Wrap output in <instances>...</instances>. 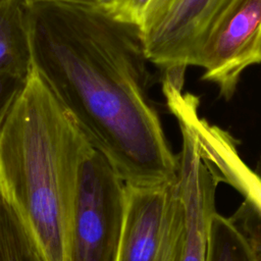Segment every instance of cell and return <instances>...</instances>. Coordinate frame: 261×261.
<instances>
[{"instance_id": "cell-1", "label": "cell", "mask_w": 261, "mask_h": 261, "mask_svg": "<svg viewBox=\"0 0 261 261\" xmlns=\"http://www.w3.org/2000/svg\"><path fill=\"white\" fill-rule=\"evenodd\" d=\"M32 67L91 147L130 187L176 178L173 153L151 98L139 28L101 9L28 2Z\"/></svg>"}, {"instance_id": "cell-2", "label": "cell", "mask_w": 261, "mask_h": 261, "mask_svg": "<svg viewBox=\"0 0 261 261\" xmlns=\"http://www.w3.org/2000/svg\"><path fill=\"white\" fill-rule=\"evenodd\" d=\"M92 150L32 67L0 135V194L48 261H67L79 173Z\"/></svg>"}, {"instance_id": "cell-3", "label": "cell", "mask_w": 261, "mask_h": 261, "mask_svg": "<svg viewBox=\"0 0 261 261\" xmlns=\"http://www.w3.org/2000/svg\"><path fill=\"white\" fill-rule=\"evenodd\" d=\"M124 212L125 185L93 149L79 173L67 261H116Z\"/></svg>"}, {"instance_id": "cell-4", "label": "cell", "mask_w": 261, "mask_h": 261, "mask_svg": "<svg viewBox=\"0 0 261 261\" xmlns=\"http://www.w3.org/2000/svg\"><path fill=\"white\" fill-rule=\"evenodd\" d=\"M162 91L181 134L176 174L184 207L181 261H205L210 220L216 211L215 192L221 180L202 149L199 98L172 85L163 86Z\"/></svg>"}, {"instance_id": "cell-5", "label": "cell", "mask_w": 261, "mask_h": 261, "mask_svg": "<svg viewBox=\"0 0 261 261\" xmlns=\"http://www.w3.org/2000/svg\"><path fill=\"white\" fill-rule=\"evenodd\" d=\"M184 207L177 178L125 186V212L116 261H181Z\"/></svg>"}, {"instance_id": "cell-6", "label": "cell", "mask_w": 261, "mask_h": 261, "mask_svg": "<svg viewBox=\"0 0 261 261\" xmlns=\"http://www.w3.org/2000/svg\"><path fill=\"white\" fill-rule=\"evenodd\" d=\"M230 0H152L139 28L151 64L185 82L188 66Z\"/></svg>"}, {"instance_id": "cell-7", "label": "cell", "mask_w": 261, "mask_h": 261, "mask_svg": "<svg viewBox=\"0 0 261 261\" xmlns=\"http://www.w3.org/2000/svg\"><path fill=\"white\" fill-rule=\"evenodd\" d=\"M261 61V0H230L198 49L193 66L204 69L219 97L236 95L243 72Z\"/></svg>"}, {"instance_id": "cell-8", "label": "cell", "mask_w": 261, "mask_h": 261, "mask_svg": "<svg viewBox=\"0 0 261 261\" xmlns=\"http://www.w3.org/2000/svg\"><path fill=\"white\" fill-rule=\"evenodd\" d=\"M32 71L27 0H0V72L27 79Z\"/></svg>"}, {"instance_id": "cell-9", "label": "cell", "mask_w": 261, "mask_h": 261, "mask_svg": "<svg viewBox=\"0 0 261 261\" xmlns=\"http://www.w3.org/2000/svg\"><path fill=\"white\" fill-rule=\"evenodd\" d=\"M205 261H260V243L230 216L215 211L211 217Z\"/></svg>"}, {"instance_id": "cell-10", "label": "cell", "mask_w": 261, "mask_h": 261, "mask_svg": "<svg viewBox=\"0 0 261 261\" xmlns=\"http://www.w3.org/2000/svg\"><path fill=\"white\" fill-rule=\"evenodd\" d=\"M0 261H48L30 229L1 194Z\"/></svg>"}, {"instance_id": "cell-11", "label": "cell", "mask_w": 261, "mask_h": 261, "mask_svg": "<svg viewBox=\"0 0 261 261\" xmlns=\"http://www.w3.org/2000/svg\"><path fill=\"white\" fill-rule=\"evenodd\" d=\"M152 0H112L103 11L113 19L140 28L144 13Z\"/></svg>"}, {"instance_id": "cell-12", "label": "cell", "mask_w": 261, "mask_h": 261, "mask_svg": "<svg viewBox=\"0 0 261 261\" xmlns=\"http://www.w3.org/2000/svg\"><path fill=\"white\" fill-rule=\"evenodd\" d=\"M27 79L7 72H0V135L25 85Z\"/></svg>"}, {"instance_id": "cell-13", "label": "cell", "mask_w": 261, "mask_h": 261, "mask_svg": "<svg viewBox=\"0 0 261 261\" xmlns=\"http://www.w3.org/2000/svg\"><path fill=\"white\" fill-rule=\"evenodd\" d=\"M112 0H27V2H51L69 6L103 10Z\"/></svg>"}]
</instances>
